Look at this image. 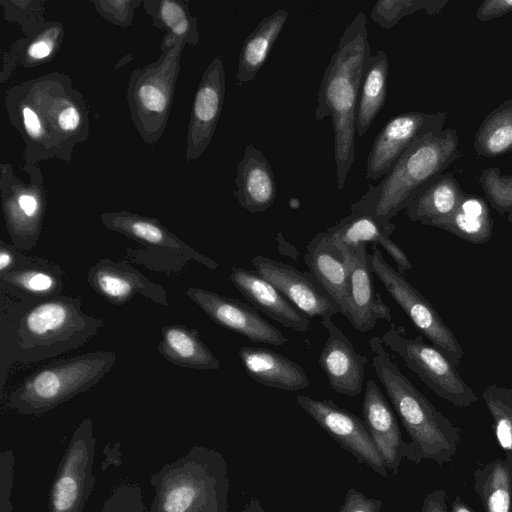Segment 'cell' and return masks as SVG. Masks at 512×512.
<instances>
[{"label": "cell", "instance_id": "obj_1", "mask_svg": "<svg viewBox=\"0 0 512 512\" xmlns=\"http://www.w3.org/2000/svg\"><path fill=\"white\" fill-rule=\"evenodd\" d=\"M5 107L24 141L25 166L52 158L70 164L74 147L89 138L87 102L72 79L59 71L11 86Z\"/></svg>", "mask_w": 512, "mask_h": 512}, {"label": "cell", "instance_id": "obj_2", "mask_svg": "<svg viewBox=\"0 0 512 512\" xmlns=\"http://www.w3.org/2000/svg\"><path fill=\"white\" fill-rule=\"evenodd\" d=\"M104 324L83 311L79 297L32 300L1 293V386L13 362L34 363L77 349Z\"/></svg>", "mask_w": 512, "mask_h": 512}, {"label": "cell", "instance_id": "obj_3", "mask_svg": "<svg viewBox=\"0 0 512 512\" xmlns=\"http://www.w3.org/2000/svg\"><path fill=\"white\" fill-rule=\"evenodd\" d=\"M367 19L358 12L344 29L326 66L317 94L315 119H332L337 188L344 189L355 160L356 108L359 89L371 57Z\"/></svg>", "mask_w": 512, "mask_h": 512}, {"label": "cell", "instance_id": "obj_4", "mask_svg": "<svg viewBox=\"0 0 512 512\" xmlns=\"http://www.w3.org/2000/svg\"><path fill=\"white\" fill-rule=\"evenodd\" d=\"M372 366L392 407L406 429L419 463L442 466L456 456L460 430L412 384L384 348L381 338L369 341Z\"/></svg>", "mask_w": 512, "mask_h": 512}, {"label": "cell", "instance_id": "obj_5", "mask_svg": "<svg viewBox=\"0 0 512 512\" xmlns=\"http://www.w3.org/2000/svg\"><path fill=\"white\" fill-rule=\"evenodd\" d=\"M458 132L453 128L416 140L398 159L378 185H368L354 202L371 214L386 230L394 232L391 220L406 209L417 191L440 175L460 156Z\"/></svg>", "mask_w": 512, "mask_h": 512}, {"label": "cell", "instance_id": "obj_6", "mask_svg": "<svg viewBox=\"0 0 512 512\" xmlns=\"http://www.w3.org/2000/svg\"><path fill=\"white\" fill-rule=\"evenodd\" d=\"M149 512H228L230 477L223 454L196 445L150 476Z\"/></svg>", "mask_w": 512, "mask_h": 512}, {"label": "cell", "instance_id": "obj_7", "mask_svg": "<svg viewBox=\"0 0 512 512\" xmlns=\"http://www.w3.org/2000/svg\"><path fill=\"white\" fill-rule=\"evenodd\" d=\"M112 350L87 352L60 359L29 375L10 393L7 408L41 416L95 386L114 366Z\"/></svg>", "mask_w": 512, "mask_h": 512}, {"label": "cell", "instance_id": "obj_8", "mask_svg": "<svg viewBox=\"0 0 512 512\" xmlns=\"http://www.w3.org/2000/svg\"><path fill=\"white\" fill-rule=\"evenodd\" d=\"M187 43L179 40L171 49L142 68L135 69L128 81L126 98L131 121L141 139L155 145L168 124L180 58Z\"/></svg>", "mask_w": 512, "mask_h": 512}, {"label": "cell", "instance_id": "obj_9", "mask_svg": "<svg viewBox=\"0 0 512 512\" xmlns=\"http://www.w3.org/2000/svg\"><path fill=\"white\" fill-rule=\"evenodd\" d=\"M104 227L138 242L144 248H126V256L134 263L166 274L179 273L195 261L209 269L218 263L203 255L173 234L153 217L128 211L105 212L100 215Z\"/></svg>", "mask_w": 512, "mask_h": 512}, {"label": "cell", "instance_id": "obj_10", "mask_svg": "<svg viewBox=\"0 0 512 512\" xmlns=\"http://www.w3.org/2000/svg\"><path fill=\"white\" fill-rule=\"evenodd\" d=\"M21 170L29 177L27 183L15 175L11 164H0V197L11 242L24 251L34 248L39 240L47 197L40 167L23 165Z\"/></svg>", "mask_w": 512, "mask_h": 512}, {"label": "cell", "instance_id": "obj_11", "mask_svg": "<svg viewBox=\"0 0 512 512\" xmlns=\"http://www.w3.org/2000/svg\"><path fill=\"white\" fill-rule=\"evenodd\" d=\"M382 344L399 355L437 396L459 408L477 401V394L460 376L456 365L434 345L421 337L408 338L391 326L381 337Z\"/></svg>", "mask_w": 512, "mask_h": 512}, {"label": "cell", "instance_id": "obj_12", "mask_svg": "<svg viewBox=\"0 0 512 512\" xmlns=\"http://www.w3.org/2000/svg\"><path fill=\"white\" fill-rule=\"evenodd\" d=\"M96 438L90 417L75 428L53 478L48 512H83L96 484Z\"/></svg>", "mask_w": 512, "mask_h": 512}, {"label": "cell", "instance_id": "obj_13", "mask_svg": "<svg viewBox=\"0 0 512 512\" xmlns=\"http://www.w3.org/2000/svg\"><path fill=\"white\" fill-rule=\"evenodd\" d=\"M372 272L379 278L394 301L409 317L413 325L449 360L458 365L464 351L449 327L430 302L383 258L377 245L370 254Z\"/></svg>", "mask_w": 512, "mask_h": 512}, {"label": "cell", "instance_id": "obj_14", "mask_svg": "<svg viewBox=\"0 0 512 512\" xmlns=\"http://www.w3.org/2000/svg\"><path fill=\"white\" fill-rule=\"evenodd\" d=\"M297 403L316 423L359 463L388 478V470L365 422L331 400L298 395Z\"/></svg>", "mask_w": 512, "mask_h": 512}, {"label": "cell", "instance_id": "obj_15", "mask_svg": "<svg viewBox=\"0 0 512 512\" xmlns=\"http://www.w3.org/2000/svg\"><path fill=\"white\" fill-rule=\"evenodd\" d=\"M446 112H405L389 119L375 137L368 154L366 178H383L419 138L440 132Z\"/></svg>", "mask_w": 512, "mask_h": 512}, {"label": "cell", "instance_id": "obj_16", "mask_svg": "<svg viewBox=\"0 0 512 512\" xmlns=\"http://www.w3.org/2000/svg\"><path fill=\"white\" fill-rule=\"evenodd\" d=\"M226 92L224 65L216 55L196 88L187 130L186 161L198 159L209 146L219 122Z\"/></svg>", "mask_w": 512, "mask_h": 512}, {"label": "cell", "instance_id": "obj_17", "mask_svg": "<svg viewBox=\"0 0 512 512\" xmlns=\"http://www.w3.org/2000/svg\"><path fill=\"white\" fill-rule=\"evenodd\" d=\"M185 294L212 321L249 341L273 346H281L288 342V338L260 316L255 308L238 299L196 287L187 288Z\"/></svg>", "mask_w": 512, "mask_h": 512}, {"label": "cell", "instance_id": "obj_18", "mask_svg": "<svg viewBox=\"0 0 512 512\" xmlns=\"http://www.w3.org/2000/svg\"><path fill=\"white\" fill-rule=\"evenodd\" d=\"M251 263L255 271L307 316L322 320L340 313L339 306L310 272L264 256L253 257Z\"/></svg>", "mask_w": 512, "mask_h": 512}, {"label": "cell", "instance_id": "obj_19", "mask_svg": "<svg viewBox=\"0 0 512 512\" xmlns=\"http://www.w3.org/2000/svg\"><path fill=\"white\" fill-rule=\"evenodd\" d=\"M364 422L388 471L397 474L402 459L419 464L416 452L402 438L396 415L374 380L366 382Z\"/></svg>", "mask_w": 512, "mask_h": 512}, {"label": "cell", "instance_id": "obj_20", "mask_svg": "<svg viewBox=\"0 0 512 512\" xmlns=\"http://www.w3.org/2000/svg\"><path fill=\"white\" fill-rule=\"evenodd\" d=\"M87 282L96 293L114 305H123L140 294L158 305L169 306L165 289L126 260H99L88 270Z\"/></svg>", "mask_w": 512, "mask_h": 512}, {"label": "cell", "instance_id": "obj_21", "mask_svg": "<svg viewBox=\"0 0 512 512\" xmlns=\"http://www.w3.org/2000/svg\"><path fill=\"white\" fill-rule=\"evenodd\" d=\"M347 251L350 280L346 318L356 330L364 333L374 328L378 320L391 322L392 314L375 291L367 244L361 243Z\"/></svg>", "mask_w": 512, "mask_h": 512}, {"label": "cell", "instance_id": "obj_22", "mask_svg": "<svg viewBox=\"0 0 512 512\" xmlns=\"http://www.w3.org/2000/svg\"><path fill=\"white\" fill-rule=\"evenodd\" d=\"M321 323L328 332L319 356V365L325 373L330 387L347 396H358L363 389L366 356L356 352L350 339L331 318Z\"/></svg>", "mask_w": 512, "mask_h": 512}, {"label": "cell", "instance_id": "obj_23", "mask_svg": "<svg viewBox=\"0 0 512 512\" xmlns=\"http://www.w3.org/2000/svg\"><path fill=\"white\" fill-rule=\"evenodd\" d=\"M304 261L309 272L346 317L350 280L348 251L329 233L320 232L307 244Z\"/></svg>", "mask_w": 512, "mask_h": 512}, {"label": "cell", "instance_id": "obj_24", "mask_svg": "<svg viewBox=\"0 0 512 512\" xmlns=\"http://www.w3.org/2000/svg\"><path fill=\"white\" fill-rule=\"evenodd\" d=\"M65 273L61 267L19 251L14 266L0 274V292L20 298L42 300L64 295Z\"/></svg>", "mask_w": 512, "mask_h": 512}, {"label": "cell", "instance_id": "obj_25", "mask_svg": "<svg viewBox=\"0 0 512 512\" xmlns=\"http://www.w3.org/2000/svg\"><path fill=\"white\" fill-rule=\"evenodd\" d=\"M230 280L257 311L296 332L304 333L310 329V317L257 271L233 267Z\"/></svg>", "mask_w": 512, "mask_h": 512}, {"label": "cell", "instance_id": "obj_26", "mask_svg": "<svg viewBox=\"0 0 512 512\" xmlns=\"http://www.w3.org/2000/svg\"><path fill=\"white\" fill-rule=\"evenodd\" d=\"M241 207L252 214L270 208L276 199V181L273 169L254 145L248 144L236 166L235 191Z\"/></svg>", "mask_w": 512, "mask_h": 512}, {"label": "cell", "instance_id": "obj_27", "mask_svg": "<svg viewBox=\"0 0 512 512\" xmlns=\"http://www.w3.org/2000/svg\"><path fill=\"white\" fill-rule=\"evenodd\" d=\"M346 250H354L361 243L380 245L397 264L403 274L412 268L405 252L390 239L391 231L384 229L364 209L351 204L350 214L326 230Z\"/></svg>", "mask_w": 512, "mask_h": 512}, {"label": "cell", "instance_id": "obj_28", "mask_svg": "<svg viewBox=\"0 0 512 512\" xmlns=\"http://www.w3.org/2000/svg\"><path fill=\"white\" fill-rule=\"evenodd\" d=\"M238 354L246 373L260 384L286 391H298L310 386L303 368L275 351L243 346Z\"/></svg>", "mask_w": 512, "mask_h": 512}, {"label": "cell", "instance_id": "obj_29", "mask_svg": "<svg viewBox=\"0 0 512 512\" xmlns=\"http://www.w3.org/2000/svg\"><path fill=\"white\" fill-rule=\"evenodd\" d=\"M465 195L452 173H442L425 183L406 207L409 220L433 226L450 216Z\"/></svg>", "mask_w": 512, "mask_h": 512}, {"label": "cell", "instance_id": "obj_30", "mask_svg": "<svg viewBox=\"0 0 512 512\" xmlns=\"http://www.w3.org/2000/svg\"><path fill=\"white\" fill-rule=\"evenodd\" d=\"M189 0H143L146 14L152 25L165 33L160 53L171 49L179 40L197 46L200 41L198 19L189 9Z\"/></svg>", "mask_w": 512, "mask_h": 512}, {"label": "cell", "instance_id": "obj_31", "mask_svg": "<svg viewBox=\"0 0 512 512\" xmlns=\"http://www.w3.org/2000/svg\"><path fill=\"white\" fill-rule=\"evenodd\" d=\"M159 353L169 362L183 368L217 370L219 360L200 339L197 329L181 324H168L161 329Z\"/></svg>", "mask_w": 512, "mask_h": 512}, {"label": "cell", "instance_id": "obj_32", "mask_svg": "<svg viewBox=\"0 0 512 512\" xmlns=\"http://www.w3.org/2000/svg\"><path fill=\"white\" fill-rule=\"evenodd\" d=\"M289 13L278 9L265 16L245 39L239 57L236 81L239 85L251 82L266 63Z\"/></svg>", "mask_w": 512, "mask_h": 512}, {"label": "cell", "instance_id": "obj_33", "mask_svg": "<svg viewBox=\"0 0 512 512\" xmlns=\"http://www.w3.org/2000/svg\"><path fill=\"white\" fill-rule=\"evenodd\" d=\"M389 61L383 50L369 58L360 84L356 108V135L362 137L383 109L388 84Z\"/></svg>", "mask_w": 512, "mask_h": 512}, {"label": "cell", "instance_id": "obj_34", "mask_svg": "<svg viewBox=\"0 0 512 512\" xmlns=\"http://www.w3.org/2000/svg\"><path fill=\"white\" fill-rule=\"evenodd\" d=\"M473 479L485 512H512V452L476 469Z\"/></svg>", "mask_w": 512, "mask_h": 512}, {"label": "cell", "instance_id": "obj_35", "mask_svg": "<svg viewBox=\"0 0 512 512\" xmlns=\"http://www.w3.org/2000/svg\"><path fill=\"white\" fill-rule=\"evenodd\" d=\"M433 227L445 230L474 244H483L492 236L493 221L486 201L465 193L459 207Z\"/></svg>", "mask_w": 512, "mask_h": 512}, {"label": "cell", "instance_id": "obj_36", "mask_svg": "<svg viewBox=\"0 0 512 512\" xmlns=\"http://www.w3.org/2000/svg\"><path fill=\"white\" fill-rule=\"evenodd\" d=\"M64 37V24L47 20L35 34L19 38L5 50L18 66L33 68L52 61L59 53Z\"/></svg>", "mask_w": 512, "mask_h": 512}, {"label": "cell", "instance_id": "obj_37", "mask_svg": "<svg viewBox=\"0 0 512 512\" xmlns=\"http://www.w3.org/2000/svg\"><path fill=\"white\" fill-rule=\"evenodd\" d=\"M479 156L499 157L512 152V100L502 102L482 121L473 139Z\"/></svg>", "mask_w": 512, "mask_h": 512}, {"label": "cell", "instance_id": "obj_38", "mask_svg": "<svg viewBox=\"0 0 512 512\" xmlns=\"http://www.w3.org/2000/svg\"><path fill=\"white\" fill-rule=\"evenodd\" d=\"M482 396L499 446L505 452H512V388L488 385Z\"/></svg>", "mask_w": 512, "mask_h": 512}, {"label": "cell", "instance_id": "obj_39", "mask_svg": "<svg viewBox=\"0 0 512 512\" xmlns=\"http://www.w3.org/2000/svg\"><path fill=\"white\" fill-rule=\"evenodd\" d=\"M448 1L424 0H378L370 12L371 19L383 29H391L403 17L419 10L434 15L446 5Z\"/></svg>", "mask_w": 512, "mask_h": 512}, {"label": "cell", "instance_id": "obj_40", "mask_svg": "<svg viewBox=\"0 0 512 512\" xmlns=\"http://www.w3.org/2000/svg\"><path fill=\"white\" fill-rule=\"evenodd\" d=\"M47 0H0L3 19L19 25L24 37L35 34L45 23Z\"/></svg>", "mask_w": 512, "mask_h": 512}, {"label": "cell", "instance_id": "obj_41", "mask_svg": "<svg viewBox=\"0 0 512 512\" xmlns=\"http://www.w3.org/2000/svg\"><path fill=\"white\" fill-rule=\"evenodd\" d=\"M488 202L499 213L512 212V175H502L497 167H489L477 178Z\"/></svg>", "mask_w": 512, "mask_h": 512}, {"label": "cell", "instance_id": "obj_42", "mask_svg": "<svg viewBox=\"0 0 512 512\" xmlns=\"http://www.w3.org/2000/svg\"><path fill=\"white\" fill-rule=\"evenodd\" d=\"M100 512H149L141 487L125 482L115 486L105 499Z\"/></svg>", "mask_w": 512, "mask_h": 512}, {"label": "cell", "instance_id": "obj_43", "mask_svg": "<svg viewBox=\"0 0 512 512\" xmlns=\"http://www.w3.org/2000/svg\"><path fill=\"white\" fill-rule=\"evenodd\" d=\"M95 11L106 21L126 28L134 20L135 10L143 0H92Z\"/></svg>", "mask_w": 512, "mask_h": 512}, {"label": "cell", "instance_id": "obj_44", "mask_svg": "<svg viewBox=\"0 0 512 512\" xmlns=\"http://www.w3.org/2000/svg\"><path fill=\"white\" fill-rule=\"evenodd\" d=\"M15 456L11 449L0 454V512H12L11 492L14 478Z\"/></svg>", "mask_w": 512, "mask_h": 512}, {"label": "cell", "instance_id": "obj_45", "mask_svg": "<svg viewBox=\"0 0 512 512\" xmlns=\"http://www.w3.org/2000/svg\"><path fill=\"white\" fill-rule=\"evenodd\" d=\"M338 512H383L382 501L350 488Z\"/></svg>", "mask_w": 512, "mask_h": 512}, {"label": "cell", "instance_id": "obj_46", "mask_svg": "<svg viewBox=\"0 0 512 512\" xmlns=\"http://www.w3.org/2000/svg\"><path fill=\"white\" fill-rule=\"evenodd\" d=\"M512 12V0H485L476 11V18L486 22Z\"/></svg>", "mask_w": 512, "mask_h": 512}, {"label": "cell", "instance_id": "obj_47", "mask_svg": "<svg viewBox=\"0 0 512 512\" xmlns=\"http://www.w3.org/2000/svg\"><path fill=\"white\" fill-rule=\"evenodd\" d=\"M447 494L442 489H436L426 495L422 502L421 512H448Z\"/></svg>", "mask_w": 512, "mask_h": 512}, {"label": "cell", "instance_id": "obj_48", "mask_svg": "<svg viewBox=\"0 0 512 512\" xmlns=\"http://www.w3.org/2000/svg\"><path fill=\"white\" fill-rule=\"evenodd\" d=\"M19 251L13 244H7L0 240V274L7 272L14 266Z\"/></svg>", "mask_w": 512, "mask_h": 512}, {"label": "cell", "instance_id": "obj_49", "mask_svg": "<svg viewBox=\"0 0 512 512\" xmlns=\"http://www.w3.org/2000/svg\"><path fill=\"white\" fill-rule=\"evenodd\" d=\"M451 512H475L461 497L457 496L451 502Z\"/></svg>", "mask_w": 512, "mask_h": 512}, {"label": "cell", "instance_id": "obj_50", "mask_svg": "<svg viewBox=\"0 0 512 512\" xmlns=\"http://www.w3.org/2000/svg\"><path fill=\"white\" fill-rule=\"evenodd\" d=\"M243 512H265L260 501L255 497H250Z\"/></svg>", "mask_w": 512, "mask_h": 512}, {"label": "cell", "instance_id": "obj_51", "mask_svg": "<svg viewBox=\"0 0 512 512\" xmlns=\"http://www.w3.org/2000/svg\"><path fill=\"white\" fill-rule=\"evenodd\" d=\"M507 219L509 221L510 224H512V212H510L508 215H507Z\"/></svg>", "mask_w": 512, "mask_h": 512}]
</instances>
